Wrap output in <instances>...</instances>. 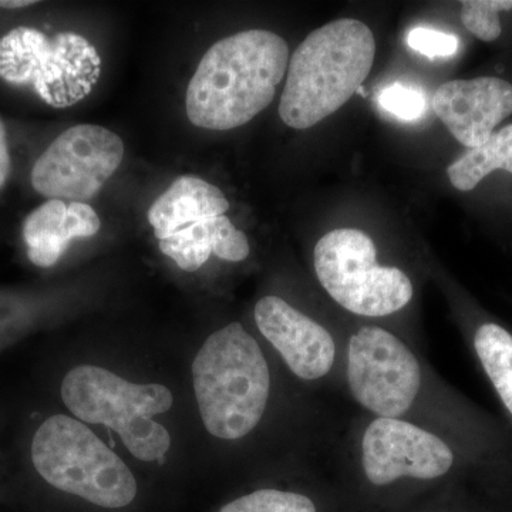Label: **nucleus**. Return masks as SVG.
Masks as SVG:
<instances>
[{
    "mask_svg": "<svg viewBox=\"0 0 512 512\" xmlns=\"http://www.w3.org/2000/svg\"><path fill=\"white\" fill-rule=\"evenodd\" d=\"M288 64V43L274 32L225 37L208 49L188 84V120L214 131L244 126L272 103Z\"/></svg>",
    "mask_w": 512,
    "mask_h": 512,
    "instance_id": "1",
    "label": "nucleus"
},
{
    "mask_svg": "<svg viewBox=\"0 0 512 512\" xmlns=\"http://www.w3.org/2000/svg\"><path fill=\"white\" fill-rule=\"evenodd\" d=\"M375 55V36L360 20L339 19L313 30L289 57L282 121L306 130L338 111L365 83Z\"/></svg>",
    "mask_w": 512,
    "mask_h": 512,
    "instance_id": "2",
    "label": "nucleus"
},
{
    "mask_svg": "<svg viewBox=\"0 0 512 512\" xmlns=\"http://www.w3.org/2000/svg\"><path fill=\"white\" fill-rule=\"evenodd\" d=\"M192 383L208 433L238 440L264 416L271 373L258 342L235 322L205 340L192 363Z\"/></svg>",
    "mask_w": 512,
    "mask_h": 512,
    "instance_id": "3",
    "label": "nucleus"
},
{
    "mask_svg": "<svg viewBox=\"0 0 512 512\" xmlns=\"http://www.w3.org/2000/svg\"><path fill=\"white\" fill-rule=\"evenodd\" d=\"M60 393L77 420L116 431L138 460L164 463L171 436L153 419L173 407V393L164 384L131 383L103 367L80 365L64 376Z\"/></svg>",
    "mask_w": 512,
    "mask_h": 512,
    "instance_id": "4",
    "label": "nucleus"
},
{
    "mask_svg": "<svg viewBox=\"0 0 512 512\" xmlns=\"http://www.w3.org/2000/svg\"><path fill=\"white\" fill-rule=\"evenodd\" d=\"M32 461L46 483L97 507L116 510L136 500L137 481L127 464L73 417L57 414L37 429Z\"/></svg>",
    "mask_w": 512,
    "mask_h": 512,
    "instance_id": "5",
    "label": "nucleus"
},
{
    "mask_svg": "<svg viewBox=\"0 0 512 512\" xmlns=\"http://www.w3.org/2000/svg\"><path fill=\"white\" fill-rule=\"evenodd\" d=\"M100 76L99 52L77 33L47 36L20 26L0 37V79L30 87L47 106L69 109L93 92Z\"/></svg>",
    "mask_w": 512,
    "mask_h": 512,
    "instance_id": "6",
    "label": "nucleus"
},
{
    "mask_svg": "<svg viewBox=\"0 0 512 512\" xmlns=\"http://www.w3.org/2000/svg\"><path fill=\"white\" fill-rule=\"evenodd\" d=\"M373 239L359 229H335L315 247V271L320 285L349 312L386 316L413 298L409 276L393 266L377 264Z\"/></svg>",
    "mask_w": 512,
    "mask_h": 512,
    "instance_id": "7",
    "label": "nucleus"
},
{
    "mask_svg": "<svg viewBox=\"0 0 512 512\" xmlns=\"http://www.w3.org/2000/svg\"><path fill=\"white\" fill-rule=\"evenodd\" d=\"M123 158L124 143L114 131L77 124L63 131L37 158L30 181L49 200L84 202L99 194Z\"/></svg>",
    "mask_w": 512,
    "mask_h": 512,
    "instance_id": "8",
    "label": "nucleus"
},
{
    "mask_svg": "<svg viewBox=\"0 0 512 512\" xmlns=\"http://www.w3.org/2000/svg\"><path fill=\"white\" fill-rule=\"evenodd\" d=\"M348 379L357 402L377 416L394 419L416 400L421 369L416 356L392 333L362 328L350 339Z\"/></svg>",
    "mask_w": 512,
    "mask_h": 512,
    "instance_id": "9",
    "label": "nucleus"
},
{
    "mask_svg": "<svg viewBox=\"0 0 512 512\" xmlns=\"http://www.w3.org/2000/svg\"><path fill=\"white\" fill-rule=\"evenodd\" d=\"M362 447L363 468L375 485L403 477L433 480L444 476L454 463L453 451L439 437L390 417L370 423Z\"/></svg>",
    "mask_w": 512,
    "mask_h": 512,
    "instance_id": "10",
    "label": "nucleus"
},
{
    "mask_svg": "<svg viewBox=\"0 0 512 512\" xmlns=\"http://www.w3.org/2000/svg\"><path fill=\"white\" fill-rule=\"evenodd\" d=\"M433 110L458 143L473 150L511 116L512 84L498 77L453 80L436 90Z\"/></svg>",
    "mask_w": 512,
    "mask_h": 512,
    "instance_id": "11",
    "label": "nucleus"
},
{
    "mask_svg": "<svg viewBox=\"0 0 512 512\" xmlns=\"http://www.w3.org/2000/svg\"><path fill=\"white\" fill-rule=\"evenodd\" d=\"M255 322L296 376L316 380L328 375L335 362V342L315 320L278 296H265L256 303Z\"/></svg>",
    "mask_w": 512,
    "mask_h": 512,
    "instance_id": "12",
    "label": "nucleus"
},
{
    "mask_svg": "<svg viewBox=\"0 0 512 512\" xmlns=\"http://www.w3.org/2000/svg\"><path fill=\"white\" fill-rule=\"evenodd\" d=\"M100 228L99 215L86 202L46 201L23 222L30 262L50 268L59 262L72 239L94 237Z\"/></svg>",
    "mask_w": 512,
    "mask_h": 512,
    "instance_id": "13",
    "label": "nucleus"
},
{
    "mask_svg": "<svg viewBox=\"0 0 512 512\" xmlns=\"http://www.w3.org/2000/svg\"><path fill=\"white\" fill-rule=\"evenodd\" d=\"M229 202L224 192L197 175L177 178L148 210V222L158 241L195 222L225 215Z\"/></svg>",
    "mask_w": 512,
    "mask_h": 512,
    "instance_id": "14",
    "label": "nucleus"
},
{
    "mask_svg": "<svg viewBox=\"0 0 512 512\" xmlns=\"http://www.w3.org/2000/svg\"><path fill=\"white\" fill-rule=\"evenodd\" d=\"M495 170L512 174V124L494 133L483 146L468 150L447 168V175L454 188L466 192Z\"/></svg>",
    "mask_w": 512,
    "mask_h": 512,
    "instance_id": "15",
    "label": "nucleus"
},
{
    "mask_svg": "<svg viewBox=\"0 0 512 512\" xmlns=\"http://www.w3.org/2000/svg\"><path fill=\"white\" fill-rule=\"evenodd\" d=\"M474 346L485 373L512 414V336L495 323H485L477 330Z\"/></svg>",
    "mask_w": 512,
    "mask_h": 512,
    "instance_id": "16",
    "label": "nucleus"
},
{
    "mask_svg": "<svg viewBox=\"0 0 512 512\" xmlns=\"http://www.w3.org/2000/svg\"><path fill=\"white\" fill-rule=\"evenodd\" d=\"M158 248L184 271H198L212 255L211 218L174 232L158 242Z\"/></svg>",
    "mask_w": 512,
    "mask_h": 512,
    "instance_id": "17",
    "label": "nucleus"
},
{
    "mask_svg": "<svg viewBox=\"0 0 512 512\" xmlns=\"http://www.w3.org/2000/svg\"><path fill=\"white\" fill-rule=\"evenodd\" d=\"M218 512H316V507L306 495L266 488L237 498Z\"/></svg>",
    "mask_w": 512,
    "mask_h": 512,
    "instance_id": "18",
    "label": "nucleus"
},
{
    "mask_svg": "<svg viewBox=\"0 0 512 512\" xmlns=\"http://www.w3.org/2000/svg\"><path fill=\"white\" fill-rule=\"evenodd\" d=\"M461 6L464 26L478 39L494 42L503 30L498 13L512 10V0H466Z\"/></svg>",
    "mask_w": 512,
    "mask_h": 512,
    "instance_id": "19",
    "label": "nucleus"
},
{
    "mask_svg": "<svg viewBox=\"0 0 512 512\" xmlns=\"http://www.w3.org/2000/svg\"><path fill=\"white\" fill-rule=\"evenodd\" d=\"M377 103L384 111L403 121L420 119L427 107L426 97L420 90L400 83L384 87Z\"/></svg>",
    "mask_w": 512,
    "mask_h": 512,
    "instance_id": "20",
    "label": "nucleus"
},
{
    "mask_svg": "<svg viewBox=\"0 0 512 512\" xmlns=\"http://www.w3.org/2000/svg\"><path fill=\"white\" fill-rule=\"evenodd\" d=\"M212 254L228 262H241L248 258L251 248L244 232L239 231L225 215L211 218Z\"/></svg>",
    "mask_w": 512,
    "mask_h": 512,
    "instance_id": "21",
    "label": "nucleus"
},
{
    "mask_svg": "<svg viewBox=\"0 0 512 512\" xmlns=\"http://www.w3.org/2000/svg\"><path fill=\"white\" fill-rule=\"evenodd\" d=\"M407 43L413 50L430 59L453 56L458 50L456 36L429 28L413 29L407 36Z\"/></svg>",
    "mask_w": 512,
    "mask_h": 512,
    "instance_id": "22",
    "label": "nucleus"
},
{
    "mask_svg": "<svg viewBox=\"0 0 512 512\" xmlns=\"http://www.w3.org/2000/svg\"><path fill=\"white\" fill-rule=\"evenodd\" d=\"M10 168H12V161H10L8 136H6L5 124L0 120V188L8 181Z\"/></svg>",
    "mask_w": 512,
    "mask_h": 512,
    "instance_id": "23",
    "label": "nucleus"
},
{
    "mask_svg": "<svg viewBox=\"0 0 512 512\" xmlns=\"http://www.w3.org/2000/svg\"><path fill=\"white\" fill-rule=\"evenodd\" d=\"M32 5H36L33 0H0V8L3 9H22Z\"/></svg>",
    "mask_w": 512,
    "mask_h": 512,
    "instance_id": "24",
    "label": "nucleus"
}]
</instances>
